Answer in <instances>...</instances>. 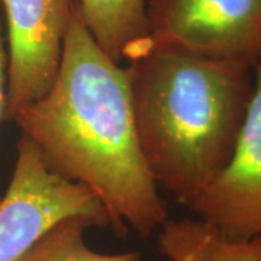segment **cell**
<instances>
[{"label": "cell", "instance_id": "1", "mask_svg": "<svg viewBox=\"0 0 261 261\" xmlns=\"http://www.w3.org/2000/svg\"><path fill=\"white\" fill-rule=\"evenodd\" d=\"M12 121L54 173L100 202L118 235L148 238L168 219L141 149L128 70L97 45L77 0L54 83Z\"/></svg>", "mask_w": 261, "mask_h": 261}, {"label": "cell", "instance_id": "2", "mask_svg": "<svg viewBox=\"0 0 261 261\" xmlns=\"http://www.w3.org/2000/svg\"><path fill=\"white\" fill-rule=\"evenodd\" d=\"M126 70L149 173L190 207L232 155L254 92L251 65L154 49Z\"/></svg>", "mask_w": 261, "mask_h": 261}, {"label": "cell", "instance_id": "3", "mask_svg": "<svg viewBox=\"0 0 261 261\" xmlns=\"http://www.w3.org/2000/svg\"><path fill=\"white\" fill-rule=\"evenodd\" d=\"M83 216L111 228L100 202L87 189L54 173L34 144L20 137L9 186L0 197V261H18L53 226Z\"/></svg>", "mask_w": 261, "mask_h": 261}, {"label": "cell", "instance_id": "4", "mask_svg": "<svg viewBox=\"0 0 261 261\" xmlns=\"http://www.w3.org/2000/svg\"><path fill=\"white\" fill-rule=\"evenodd\" d=\"M149 51L261 60V0H147Z\"/></svg>", "mask_w": 261, "mask_h": 261}, {"label": "cell", "instance_id": "5", "mask_svg": "<svg viewBox=\"0 0 261 261\" xmlns=\"http://www.w3.org/2000/svg\"><path fill=\"white\" fill-rule=\"evenodd\" d=\"M75 0H0L6 19L8 90L3 121L39 100L61 64Z\"/></svg>", "mask_w": 261, "mask_h": 261}, {"label": "cell", "instance_id": "6", "mask_svg": "<svg viewBox=\"0 0 261 261\" xmlns=\"http://www.w3.org/2000/svg\"><path fill=\"white\" fill-rule=\"evenodd\" d=\"M232 155L192 203L199 219L233 240L261 237V60Z\"/></svg>", "mask_w": 261, "mask_h": 261}, {"label": "cell", "instance_id": "7", "mask_svg": "<svg viewBox=\"0 0 261 261\" xmlns=\"http://www.w3.org/2000/svg\"><path fill=\"white\" fill-rule=\"evenodd\" d=\"M97 45L116 63H130L149 53L147 0H77Z\"/></svg>", "mask_w": 261, "mask_h": 261}, {"label": "cell", "instance_id": "8", "mask_svg": "<svg viewBox=\"0 0 261 261\" xmlns=\"http://www.w3.org/2000/svg\"><path fill=\"white\" fill-rule=\"evenodd\" d=\"M159 248L168 261H261V237L233 240L202 219H167Z\"/></svg>", "mask_w": 261, "mask_h": 261}, {"label": "cell", "instance_id": "9", "mask_svg": "<svg viewBox=\"0 0 261 261\" xmlns=\"http://www.w3.org/2000/svg\"><path fill=\"white\" fill-rule=\"evenodd\" d=\"M94 226L83 216H70L45 232L18 261H140L138 251L99 252L86 241V231Z\"/></svg>", "mask_w": 261, "mask_h": 261}, {"label": "cell", "instance_id": "10", "mask_svg": "<svg viewBox=\"0 0 261 261\" xmlns=\"http://www.w3.org/2000/svg\"><path fill=\"white\" fill-rule=\"evenodd\" d=\"M6 90H8V48H6V38L3 34V23L0 15V122L5 118Z\"/></svg>", "mask_w": 261, "mask_h": 261}]
</instances>
